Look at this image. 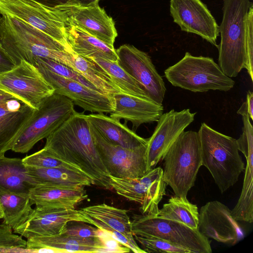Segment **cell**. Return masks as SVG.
<instances>
[{
    "mask_svg": "<svg viewBox=\"0 0 253 253\" xmlns=\"http://www.w3.org/2000/svg\"><path fill=\"white\" fill-rule=\"evenodd\" d=\"M131 221L133 235L160 238L183 248L191 253H211L209 239L198 230L158 216L134 214Z\"/></svg>",
    "mask_w": 253,
    "mask_h": 253,
    "instance_id": "cell-8",
    "label": "cell"
},
{
    "mask_svg": "<svg viewBox=\"0 0 253 253\" xmlns=\"http://www.w3.org/2000/svg\"><path fill=\"white\" fill-rule=\"evenodd\" d=\"M99 238L105 247L106 253H128L131 251L105 231L99 230Z\"/></svg>",
    "mask_w": 253,
    "mask_h": 253,
    "instance_id": "cell-40",
    "label": "cell"
},
{
    "mask_svg": "<svg viewBox=\"0 0 253 253\" xmlns=\"http://www.w3.org/2000/svg\"><path fill=\"white\" fill-rule=\"evenodd\" d=\"M27 242L12 232V228L4 222L0 224V253L26 250Z\"/></svg>",
    "mask_w": 253,
    "mask_h": 253,
    "instance_id": "cell-37",
    "label": "cell"
},
{
    "mask_svg": "<svg viewBox=\"0 0 253 253\" xmlns=\"http://www.w3.org/2000/svg\"><path fill=\"white\" fill-rule=\"evenodd\" d=\"M16 66L14 61L0 42V75L12 70Z\"/></svg>",
    "mask_w": 253,
    "mask_h": 253,
    "instance_id": "cell-41",
    "label": "cell"
},
{
    "mask_svg": "<svg viewBox=\"0 0 253 253\" xmlns=\"http://www.w3.org/2000/svg\"><path fill=\"white\" fill-rule=\"evenodd\" d=\"M44 148L78 167L95 185L113 190L109 174L97 151L85 115L76 111L46 138Z\"/></svg>",
    "mask_w": 253,
    "mask_h": 253,
    "instance_id": "cell-1",
    "label": "cell"
},
{
    "mask_svg": "<svg viewBox=\"0 0 253 253\" xmlns=\"http://www.w3.org/2000/svg\"><path fill=\"white\" fill-rule=\"evenodd\" d=\"M250 0H224L223 17L219 32L220 42L218 50V65L230 78L236 77L245 68L246 21Z\"/></svg>",
    "mask_w": 253,
    "mask_h": 253,
    "instance_id": "cell-4",
    "label": "cell"
},
{
    "mask_svg": "<svg viewBox=\"0 0 253 253\" xmlns=\"http://www.w3.org/2000/svg\"><path fill=\"white\" fill-rule=\"evenodd\" d=\"M75 112L74 104L71 99L54 92L35 110L11 150L21 153L29 152L36 143L46 138Z\"/></svg>",
    "mask_w": 253,
    "mask_h": 253,
    "instance_id": "cell-7",
    "label": "cell"
},
{
    "mask_svg": "<svg viewBox=\"0 0 253 253\" xmlns=\"http://www.w3.org/2000/svg\"><path fill=\"white\" fill-rule=\"evenodd\" d=\"M89 124L108 142L126 149H134L147 144V139L138 135L119 120L103 113L85 115Z\"/></svg>",
    "mask_w": 253,
    "mask_h": 253,
    "instance_id": "cell-24",
    "label": "cell"
},
{
    "mask_svg": "<svg viewBox=\"0 0 253 253\" xmlns=\"http://www.w3.org/2000/svg\"><path fill=\"white\" fill-rule=\"evenodd\" d=\"M66 23L78 27L114 46L118 36L115 22L98 4L88 6L66 4L53 8Z\"/></svg>",
    "mask_w": 253,
    "mask_h": 253,
    "instance_id": "cell-16",
    "label": "cell"
},
{
    "mask_svg": "<svg viewBox=\"0 0 253 253\" xmlns=\"http://www.w3.org/2000/svg\"><path fill=\"white\" fill-rule=\"evenodd\" d=\"M163 179L175 196L187 197L202 166L198 132L184 131L167 151L164 159Z\"/></svg>",
    "mask_w": 253,
    "mask_h": 253,
    "instance_id": "cell-5",
    "label": "cell"
},
{
    "mask_svg": "<svg viewBox=\"0 0 253 253\" xmlns=\"http://www.w3.org/2000/svg\"><path fill=\"white\" fill-rule=\"evenodd\" d=\"M196 114L191 112L189 109H185L179 112L172 109L161 115L153 133L147 139V172L163 160L172 144L194 121Z\"/></svg>",
    "mask_w": 253,
    "mask_h": 253,
    "instance_id": "cell-14",
    "label": "cell"
},
{
    "mask_svg": "<svg viewBox=\"0 0 253 253\" xmlns=\"http://www.w3.org/2000/svg\"><path fill=\"white\" fill-rule=\"evenodd\" d=\"M26 250L47 253H106L101 239L83 238L64 233L27 239Z\"/></svg>",
    "mask_w": 253,
    "mask_h": 253,
    "instance_id": "cell-23",
    "label": "cell"
},
{
    "mask_svg": "<svg viewBox=\"0 0 253 253\" xmlns=\"http://www.w3.org/2000/svg\"><path fill=\"white\" fill-rule=\"evenodd\" d=\"M45 6L54 8L66 4H74L73 0H34Z\"/></svg>",
    "mask_w": 253,
    "mask_h": 253,
    "instance_id": "cell-42",
    "label": "cell"
},
{
    "mask_svg": "<svg viewBox=\"0 0 253 253\" xmlns=\"http://www.w3.org/2000/svg\"><path fill=\"white\" fill-rule=\"evenodd\" d=\"M74 4L82 6H88L98 4L101 0H73Z\"/></svg>",
    "mask_w": 253,
    "mask_h": 253,
    "instance_id": "cell-44",
    "label": "cell"
},
{
    "mask_svg": "<svg viewBox=\"0 0 253 253\" xmlns=\"http://www.w3.org/2000/svg\"><path fill=\"white\" fill-rule=\"evenodd\" d=\"M0 42L16 66L22 61L32 65L35 59L43 58L74 70L73 53L52 38L16 18L2 15Z\"/></svg>",
    "mask_w": 253,
    "mask_h": 253,
    "instance_id": "cell-2",
    "label": "cell"
},
{
    "mask_svg": "<svg viewBox=\"0 0 253 253\" xmlns=\"http://www.w3.org/2000/svg\"><path fill=\"white\" fill-rule=\"evenodd\" d=\"M90 224L105 231L135 253H146L136 243L131 230L128 211L105 203L80 210Z\"/></svg>",
    "mask_w": 253,
    "mask_h": 253,
    "instance_id": "cell-20",
    "label": "cell"
},
{
    "mask_svg": "<svg viewBox=\"0 0 253 253\" xmlns=\"http://www.w3.org/2000/svg\"><path fill=\"white\" fill-rule=\"evenodd\" d=\"M99 229L91 225H76L67 227L63 233L83 238H97L99 237Z\"/></svg>",
    "mask_w": 253,
    "mask_h": 253,
    "instance_id": "cell-39",
    "label": "cell"
},
{
    "mask_svg": "<svg viewBox=\"0 0 253 253\" xmlns=\"http://www.w3.org/2000/svg\"><path fill=\"white\" fill-rule=\"evenodd\" d=\"M164 74L172 85L194 92L210 90L227 91L235 84L212 58L195 56L188 52L166 69Z\"/></svg>",
    "mask_w": 253,
    "mask_h": 253,
    "instance_id": "cell-6",
    "label": "cell"
},
{
    "mask_svg": "<svg viewBox=\"0 0 253 253\" xmlns=\"http://www.w3.org/2000/svg\"><path fill=\"white\" fill-rule=\"evenodd\" d=\"M0 88L34 109L54 92L38 69L25 61L0 75Z\"/></svg>",
    "mask_w": 253,
    "mask_h": 253,
    "instance_id": "cell-13",
    "label": "cell"
},
{
    "mask_svg": "<svg viewBox=\"0 0 253 253\" xmlns=\"http://www.w3.org/2000/svg\"><path fill=\"white\" fill-rule=\"evenodd\" d=\"M246 102L250 118L253 120V93L251 90L247 92Z\"/></svg>",
    "mask_w": 253,
    "mask_h": 253,
    "instance_id": "cell-43",
    "label": "cell"
},
{
    "mask_svg": "<svg viewBox=\"0 0 253 253\" xmlns=\"http://www.w3.org/2000/svg\"><path fill=\"white\" fill-rule=\"evenodd\" d=\"M28 174L36 185L81 189L94 184L93 180L81 171L62 168H38L26 167Z\"/></svg>",
    "mask_w": 253,
    "mask_h": 253,
    "instance_id": "cell-25",
    "label": "cell"
},
{
    "mask_svg": "<svg viewBox=\"0 0 253 253\" xmlns=\"http://www.w3.org/2000/svg\"><path fill=\"white\" fill-rule=\"evenodd\" d=\"M247 61L245 68L253 81V5L250 6L247 17L246 32Z\"/></svg>",
    "mask_w": 253,
    "mask_h": 253,
    "instance_id": "cell-38",
    "label": "cell"
},
{
    "mask_svg": "<svg viewBox=\"0 0 253 253\" xmlns=\"http://www.w3.org/2000/svg\"><path fill=\"white\" fill-rule=\"evenodd\" d=\"M91 59L108 73L113 82L122 92L149 99L139 84L126 73L117 61L101 58Z\"/></svg>",
    "mask_w": 253,
    "mask_h": 253,
    "instance_id": "cell-33",
    "label": "cell"
},
{
    "mask_svg": "<svg viewBox=\"0 0 253 253\" xmlns=\"http://www.w3.org/2000/svg\"><path fill=\"white\" fill-rule=\"evenodd\" d=\"M29 197L32 204L36 206L74 209L88 195L84 189L37 185L31 190Z\"/></svg>",
    "mask_w": 253,
    "mask_h": 253,
    "instance_id": "cell-27",
    "label": "cell"
},
{
    "mask_svg": "<svg viewBox=\"0 0 253 253\" xmlns=\"http://www.w3.org/2000/svg\"><path fill=\"white\" fill-rule=\"evenodd\" d=\"M158 216L183 223L194 230H198V208L190 202L187 197L172 196L159 210Z\"/></svg>",
    "mask_w": 253,
    "mask_h": 253,
    "instance_id": "cell-32",
    "label": "cell"
},
{
    "mask_svg": "<svg viewBox=\"0 0 253 253\" xmlns=\"http://www.w3.org/2000/svg\"><path fill=\"white\" fill-rule=\"evenodd\" d=\"M114 109L110 117L130 122L137 128L141 125L157 122L163 113V105L142 97L119 92L113 95Z\"/></svg>",
    "mask_w": 253,
    "mask_h": 253,
    "instance_id": "cell-22",
    "label": "cell"
},
{
    "mask_svg": "<svg viewBox=\"0 0 253 253\" xmlns=\"http://www.w3.org/2000/svg\"><path fill=\"white\" fill-rule=\"evenodd\" d=\"M73 55L74 70L83 76L101 93L113 97L116 93L122 92L108 73L94 61L84 58L74 52Z\"/></svg>",
    "mask_w": 253,
    "mask_h": 253,
    "instance_id": "cell-29",
    "label": "cell"
},
{
    "mask_svg": "<svg viewBox=\"0 0 253 253\" xmlns=\"http://www.w3.org/2000/svg\"><path fill=\"white\" fill-rule=\"evenodd\" d=\"M0 218H3V213L0 207Z\"/></svg>",
    "mask_w": 253,
    "mask_h": 253,
    "instance_id": "cell-46",
    "label": "cell"
},
{
    "mask_svg": "<svg viewBox=\"0 0 253 253\" xmlns=\"http://www.w3.org/2000/svg\"><path fill=\"white\" fill-rule=\"evenodd\" d=\"M246 159L242 192L231 215L237 221H253V147L240 151Z\"/></svg>",
    "mask_w": 253,
    "mask_h": 253,
    "instance_id": "cell-30",
    "label": "cell"
},
{
    "mask_svg": "<svg viewBox=\"0 0 253 253\" xmlns=\"http://www.w3.org/2000/svg\"><path fill=\"white\" fill-rule=\"evenodd\" d=\"M33 65L53 87L55 92L68 97L74 104L84 110L98 113H110L114 110L113 97L89 88L75 81L62 77L38 63H35Z\"/></svg>",
    "mask_w": 253,
    "mask_h": 253,
    "instance_id": "cell-18",
    "label": "cell"
},
{
    "mask_svg": "<svg viewBox=\"0 0 253 253\" xmlns=\"http://www.w3.org/2000/svg\"><path fill=\"white\" fill-rule=\"evenodd\" d=\"M198 230L208 239L231 246L244 237L242 229L232 216L231 210L218 201L209 202L201 208Z\"/></svg>",
    "mask_w": 253,
    "mask_h": 253,
    "instance_id": "cell-19",
    "label": "cell"
},
{
    "mask_svg": "<svg viewBox=\"0 0 253 253\" xmlns=\"http://www.w3.org/2000/svg\"><path fill=\"white\" fill-rule=\"evenodd\" d=\"M65 23L66 39L74 53L85 58H101L117 61L118 56L114 46L106 44L76 26Z\"/></svg>",
    "mask_w": 253,
    "mask_h": 253,
    "instance_id": "cell-26",
    "label": "cell"
},
{
    "mask_svg": "<svg viewBox=\"0 0 253 253\" xmlns=\"http://www.w3.org/2000/svg\"><path fill=\"white\" fill-rule=\"evenodd\" d=\"M35 109L15 97L0 101V157L11 150Z\"/></svg>",
    "mask_w": 253,
    "mask_h": 253,
    "instance_id": "cell-21",
    "label": "cell"
},
{
    "mask_svg": "<svg viewBox=\"0 0 253 253\" xmlns=\"http://www.w3.org/2000/svg\"><path fill=\"white\" fill-rule=\"evenodd\" d=\"M133 236L145 253H191L183 248L160 238L137 235Z\"/></svg>",
    "mask_w": 253,
    "mask_h": 253,
    "instance_id": "cell-36",
    "label": "cell"
},
{
    "mask_svg": "<svg viewBox=\"0 0 253 253\" xmlns=\"http://www.w3.org/2000/svg\"><path fill=\"white\" fill-rule=\"evenodd\" d=\"M29 195L0 191V207L4 223L14 230L21 225L32 212Z\"/></svg>",
    "mask_w": 253,
    "mask_h": 253,
    "instance_id": "cell-31",
    "label": "cell"
},
{
    "mask_svg": "<svg viewBox=\"0 0 253 253\" xmlns=\"http://www.w3.org/2000/svg\"><path fill=\"white\" fill-rule=\"evenodd\" d=\"M170 13L181 31L196 34L217 46L219 26L201 0H170Z\"/></svg>",
    "mask_w": 253,
    "mask_h": 253,
    "instance_id": "cell-17",
    "label": "cell"
},
{
    "mask_svg": "<svg viewBox=\"0 0 253 253\" xmlns=\"http://www.w3.org/2000/svg\"><path fill=\"white\" fill-rule=\"evenodd\" d=\"M35 186L22 159L0 157V191L29 195Z\"/></svg>",
    "mask_w": 253,
    "mask_h": 253,
    "instance_id": "cell-28",
    "label": "cell"
},
{
    "mask_svg": "<svg viewBox=\"0 0 253 253\" xmlns=\"http://www.w3.org/2000/svg\"><path fill=\"white\" fill-rule=\"evenodd\" d=\"M22 161L26 167L38 168H62L81 171L76 166L55 156L44 147L22 159Z\"/></svg>",
    "mask_w": 253,
    "mask_h": 253,
    "instance_id": "cell-34",
    "label": "cell"
},
{
    "mask_svg": "<svg viewBox=\"0 0 253 253\" xmlns=\"http://www.w3.org/2000/svg\"><path fill=\"white\" fill-rule=\"evenodd\" d=\"M202 166L211 173L221 193L233 186L245 168L236 139L203 123L198 131Z\"/></svg>",
    "mask_w": 253,
    "mask_h": 253,
    "instance_id": "cell-3",
    "label": "cell"
},
{
    "mask_svg": "<svg viewBox=\"0 0 253 253\" xmlns=\"http://www.w3.org/2000/svg\"><path fill=\"white\" fill-rule=\"evenodd\" d=\"M115 50L117 63L139 84L149 100L162 105L166 88L149 55L128 44Z\"/></svg>",
    "mask_w": 253,
    "mask_h": 253,
    "instance_id": "cell-12",
    "label": "cell"
},
{
    "mask_svg": "<svg viewBox=\"0 0 253 253\" xmlns=\"http://www.w3.org/2000/svg\"><path fill=\"white\" fill-rule=\"evenodd\" d=\"M35 63H38L43 66L49 71L62 77L75 81L84 85L89 88L100 92L94 85H93L78 72L72 69L65 65L51 59L43 58H37L35 59L32 65Z\"/></svg>",
    "mask_w": 253,
    "mask_h": 253,
    "instance_id": "cell-35",
    "label": "cell"
},
{
    "mask_svg": "<svg viewBox=\"0 0 253 253\" xmlns=\"http://www.w3.org/2000/svg\"><path fill=\"white\" fill-rule=\"evenodd\" d=\"M163 174L161 167H155L137 178L109 177L112 189L118 195L139 204L142 214L155 216L159 211V203L166 194Z\"/></svg>",
    "mask_w": 253,
    "mask_h": 253,
    "instance_id": "cell-9",
    "label": "cell"
},
{
    "mask_svg": "<svg viewBox=\"0 0 253 253\" xmlns=\"http://www.w3.org/2000/svg\"><path fill=\"white\" fill-rule=\"evenodd\" d=\"M0 13L29 24L74 52L66 39L65 23L53 8L34 0H0Z\"/></svg>",
    "mask_w": 253,
    "mask_h": 253,
    "instance_id": "cell-10",
    "label": "cell"
},
{
    "mask_svg": "<svg viewBox=\"0 0 253 253\" xmlns=\"http://www.w3.org/2000/svg\"><path fill=\"white\" fill-rule=\"evenodd\" d=\"M2 15L0 13V40L1 38V23Z\"/></svg>",
    "mask_w": 253,
    "mask_h": 253,
    "instance_id": "cell-45",
    "label": "cell"
},
{
    "mask_svg": "<svg viewBox=\"0 0 253 253\" xmlns=\"http://www.w3.org/2000/svg\"><path fill=\"white\" fill-rule=\"evenodd\" d=\"M71 221L90 224L80 210L36 206L26 221L13 231L27 239L60 235Z\"/></svg>",
    "mask_w": 253,
    "mask_h": 253,
    "instance_id": "cell-15",
    "label": "cell"
},
{
    "mask_svg": "<svg viewBox=\"0 0 253 253\" xmlns=\"http://www.w3.org/2000/svg\"><path fill=\"white\" fill-rule=\"evenodd\" d=\"M89 125L97 151L110 175L119 178H135L147 172V144L134 149L125 148L108 142Z\"/></svg>",
    "mask_w": 253,
    "mask_h": 253,
    "instance_id": "cell-11",
    "label": "cell"
}]
</instances>
